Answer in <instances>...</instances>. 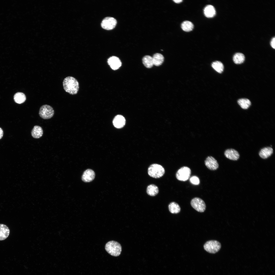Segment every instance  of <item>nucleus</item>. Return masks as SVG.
<instances>
[{
  "label": "nucleus",
  "mask_w": 275,
  "mask_h": 275,
  "mask_svg": "<svg viewBox=\"0 0 275 275\" xmlns=\"http://www.w3.org/2000/svg\"><path fill=\"white\" fill-rule=\"evenodd\" d=\"M203 247L204 250L208 252L214 254L220 250L221 244L216 240H211L207 242L204 244Z\"/></svg>",
  "instance_id": "nucleus-4"
},
{
  "label": "nucleus",
  "mask_w": 275,
  "mask_h": 275,
  "mask_svg": "<svg viewBox=\"0 0 275 275\" xmlns=\"http://www.w3.org/2000/svg\"><path fill=\"white\" fill-rule=\"evenodd\" d=\"M54 114L53 108L47 105H44L40 107L39 114L40 116L44 119H48L52 118Z\"/></svg>",
  "instance_id": "nucleus-5"
},
{
  "label": "nucleus",
  "mask_w": 275,
  "mask_h": 275,
  "mask_svg": "<svg viewBox=\"0 0 275 275\" xmlns=\"http://www.w3.org/2000/svg\"><path fill=\"white\" fill-rule=\"evenodd\" d=\"M105 248L109 254L115 256H119L122 250L120 244L118 242L114 241L107 242L105 245Z\"/></svg>",
  "instance_id": "nucleus-2"
},
{
  "label": "nucleus",
  "mask_w": 275,
  "mask_h": 275,
  "mask_svg": "<svg viewBox=\"0 0 275 275\" xmlns=\"http://www.w3.org/2000/svg\"><path fill=\"white\" fill-rule=\"evenodd\" d=\"M204 163L207 167L211 170H216L219 167L218 164L216 160L211 156L208 157L205 161Z\"/></svg>",
  "instance_id": "nucleus-9"
},
{
  "label": "nucleus",
  "mask_w": 275,
  "mask_h": 275,
  "mask_svg": "<svg viewBox=\"0 0 275 275\" xmlns=\"http://www.w3.org/2000/svg\"><path fill=\"white\" fill-rule=\"evenodd\" d=\"M43 134V130L40 126H34L31 131L32 136L35 139H38L41 137Z\"/></svg>",
  "instance_id": "nucleus-16"
},
{
  "label": "nucleus",
  "mask_w": 275,
  "mask_h": 275,
  "mask_svg": "<svg viewBox=\"0 0 275 275\" xmlns=\"http://www.w3.org/2000/svg\"><path fill=\"white\" fill-rule=\"evenodd\" d=\"M245 59L244 55L240 53H236L233 57V62L237 64H239L243 63L245 60Z\"/></svg>",
  "instance_id": "nucleus-23"
},
{
  "label": "nucleus",
  "mask_w": 275,
  "mask_h": 275,
  "mask_svg": "<svg viewBox=\"0 0 275 275\" xmlns=\"http://www.w3.org/2000/svg\"><path fill=\"white\" fill-rule=\"evenodd\" d=\"M117 23L116 20L114 18L107 17L103 20L101 25L103 29L107 30H110L115 28Z\"/></svg>",
  "instance_id": "nucleus-8"
},
{
  "label": "nucleus",
  "mask_w": 275,
  "mask_h": 275,
  "mask_svg": "<svg viewBox=\"0 0 275 275\" xmlns=\"http://www.w3.org/2000/svg\"><path fill=\"white\" fill-rule=\"evenodd\" d=\"M126 122L124 117L120 115H118L114 118L113 123L114 126L117 128H122L125 125Z\"/></svg>",
  "instance_id": "nucleus-13"
},
{
  "label": "nucleus",
  "mask_w": 275,
  "mask_h": 275,
  "mask_svg": "<svg viewBox=\"0 0 275 275\" xmlns=\"http://www.w3.org/2000/svg\"><path fill=\"white\" fill-rule=\"evenodd\" d=\"M275 37H274L271 39L270 42V45L271 47L274 49L275 48Z\"/></svg>",
  "instance_id": "nucleus-28"
},
{
  "label": "nucleus",
  "mask_w": 275,
  "mask_h": 275,
  "mask_svg": "<svg viewBox=\"0 0 275 275\" xmlns=\"http://www.w3.org/2000/svg\"><path fill=\"white\" fill-rule=\"evenodd\" d=\"M159 191L158 187L154 184L149 185L147 187V193L148 195L150 196H155L158 193Z\"/></svg>",
  "instance_id": "nucleus-19"
},
{
  "label": "nucleus",
  "mask_w": 275,
  "mask_h": 275,
  "mask_svg": "<svg viewBox=\"0 0 275 275\" xmlns=\"http://www.w3.org/2000/svg\"><path fill=\"white\" fill-rule=\"evenodd\" d=\"M107 62L111 68L114 70L119 69L122 64L119 59L115 56H112L109 58L108 59Z\"/></svg>",
  "instance_id": "nucleus-10"
},
{
  "label": "nucleus",
  "mask_w": 275,
  "mask_h": 275,
  "mask_svg": "<svg viewBox=\"0 0 275 275\" xmlns=\"http://www.w3.org/2000/svg\"><path fill=\"white\" fill-rule=\"evenodd\" d=\"M173 1L176 3H181L183 1L182 0H173Z\"/></svg>",
  "instance_id": "nucleus-30"
},
{
  "label": "nucleus",
  "mask_w": 275,
  "mask_h": 275,
  "mask_svg": "<svg viewBox=\"0 0 275 275\" xmlns=\"http://www.w3.org/2000/svg\"><path fill=\"white\" fill-rule=\"evenodd\" d=\"M239 105L242 108L246 109L248 108L251 105V102L248 99L242 98L239 99L238 101Z\"/></svg>",
  "instance_id": "nucleus-24"
},
{
  "label": "nucleus",
  "mask_w": 275,
  "mask_h": 275,
  "mask_svg": "<svg viewBox=\"0 0 275 275\" xmlns=\"http://www.w3.org/2000/svg\"><path fill=\"white\" fill-rule=\"evenodd\" d=\"M191 174L190 168L184 166L178 170L176 173V176L178 180L185 181L189 178Z\"/></svg>",
  "instance_id": "nucleus-6"
},
{
  "label": "nucleus",
  "mask_w": 275,
  "mask_h": 275,
  "mask_svg": "<svg viewBox=\"0 0 275 275\" xmlns=\"http://www.w3.org/2000/svg\"><path fill=\"white\" fill-rule=\"evenodd\" d=\"M26 97L23 93L18 92L15 94L14 97L15 102L18 104H21L24 103L26 100Z\"/></svg>",
  "instance_id": "nucleus-22"
},
{
  "label": "nucleus",
  "mask_w": 275,
  "mask_h": 275,
  "mask_svg": "<svg viewBox=\"0 0 275 275\" xmlns=\"http://www.w3.org/2000/svg\"><path fill=\"white\" fill-rule=\"evenodd\" d=\"M168 208L170 212L172 214H177L180 211L181 208L176 203L173 202L170 203Z\"/></svg>",
  "instance_id": "nucleus-20"
},
{
  "label": "nucleus",
  "mask_w": 275,
  "mask_h": 275,
  "mask_svg": "<svg viewBox=\"0 0 275 275\" xmlns=\"http://www.w3.org/2000/svg\"><path fill=\"white\" fill-rule=\"evenodd\" d=\"M204 12L205 16L208 18L214 17L216 14V11L214 7L211 5H208L205 7Z\"/></svg>",
  "instance_id": "nucleus-17"
},
{
  "label": "nucleus",
  "mask_w": 275,
  "mask_h": 275,
  "mask_svg": "<svg viewBox=\"0 0 275 275\" xmlns=\"http://www.w3.org/2000/svg\"><path fill=\"white\" fill-rule=\"evenodd\" d=\"M65 91L72 95L76 94L79 89V84L76 79L72 76H68L64 78L63 82Z\"/></svg>",
  "instance_id": "nucleus-1"
},
{
  "label": "nucleus",
  "mask_w": 275,
  "mask_h": 275,
  "mask_svg": "<svg viewBox=\"0 0 275 275\" xmlns=\"http://www.w3.org/2000/svg\"><path fill=\"white\" fill-rule=\"evenodd\" d=\"M3 134V131L2 128H0V139L2 137Z\"/></svg>",
  "instance_id": "nucleus-29"
},
{
  "label": "nucleus",
  "mask_w": 275,
  "mask_h": 275,
  "mask_svg": "<svg viewBox=\"0 0 275 275\" xmlns=\"http://www.w3.org/2000/svg\"><path fill=\"white\" fill-rule=\"evenodd\" d=\"M224 155L227 158L233 160H238L240 157L238 152L233 149H227L225 152Z\"/></svg>",
  "instance_id": "nucleus-12"
},
{
  "label": "nucleus",
  "mask_w": 275,
  "mask_h": 275,
  "mask_svg": "<svg viewBox=\"0 0 275 275\" xmlns=\"http://www.w3.org/2000/svg\"><path fill=\"white\" fill-rule=\"evenodd\" d=\"M142 62L146 67L150 68L154 65L152 57L148 55L144 56L142 59Z\"/></svg>",
  "instance_id": "nucleus-21"
},
{
  "label": "nucleus",
  "mask_w": 275,
  "mask_h": 275,
  "mask_svg": "<svg viewBox=\"0 0 275 275\" xmlns=\"http://www.w3.org/2000/svg\"><path fill=\"white\" fill-rule=\"evenodd\" d=\"M165 172V169L162 166L156 163L151 165L148 170L149 175L155 178H158L162 177Z\"/></svg>",
  "instance_id": "nucleus-3"
},
{
  "label": "nucleus",
  "mask_w": 275,
  "mask_h": 275,
  "mask_svg": "<svg viewBox=\"0 0 275 275\" xmlns=\"http://www.w3.org/2000/svg\"><path fill=\"white\" fill-rule=\"evenodd\" d=\"M190 182L192 184L195 185H198L200 183V180L199 178L195 176H193L189 179Z\"/></svg>",
  "instance_id": "nucleus-27"
},
{
  "label": "nucleus",
  "mask_w": 275,
  "mask_h": 275,
  "mask_svg": "<svg viewBox=\"0 0 275 275\" xmlns=\"http://www.w3.org/2000/svg\"><path fill=\"white\" fill-rule=\"evenodd\" d=\"M95 177V173L92 170L88 169L84 172L82 176V180L84 182H88L93 180Z\"/></svg>",
  "instance_id": "nucleus-11"
},
{
  "label": "nucleus",
  "mask_w": 275,
  "mask_h": 275,
  "mask_svg": "<svg viewBox=\"0 0 275 275\" xmlns=\"http://www.w3.org/2000/svg\"><path fill=\"white\" fill-rule=\"evenodd\" d=\"M212 66L214 69L219 73H222L223 71V65L220 61H216L213 62L212 64Z\"/></svg>",
  "instance_id": "nucleus-26"
},
{
  "label": "nucleus",
  "mask_w": 275,
  "mask_h": 275,
  "mask_svg": "<svg viewBox=\"0 0 275 275\" xmlns=\"http://www.w3.org/2000/svg\"><path fill=\"white\" fill-rule=\"evenodd\" d=\"M152 58L154 65L157 66L161 65L164 60V57L162 55L158 53L154 54Z\"/></svg>",
  "instance_id": "nucleus-18"
},
{
  "label": "nucleus",
  "mask_w": 275,
  "mask_h": 275,
  "mask_svg": "<svg viewBox=\"0 0 275 275\" xmlns=\"http://www.w3.org/2000/svg\"><path fill=\"white\" fill-rule=\"evenodd\" d=\"M194 25L191 22L186 21H184L181 24V28L185 31L188 32L192 30Z\"/></svg>",
  "instance_id": "nucleus-25"
},
{
  "label": "nucleus",
  "mask_w": 275,
  "mask_h": 275,
  "mask_svg": "<svg viewBox=\"0 0 275 275\" xmlns=\"http://www.w3.org/2000/svg\"><path fill=\"white\" fill-rule=\"evenodd\" d=\"M190 204L192 207L198 212H203L205 210L206 206L205 202L199 198L195 197L193 199Z\"/></svg>",
  "instance_id": "nucleus-7"
},
{
  "label": "nucleus",
  "mask_w": 275,
  "mask_h": 275,
  "mask_svg": "<svg viewBox=\"0 0 275 275\" xmlns=\"http://www.w3.org/2000/svg\"><path fill=\"white\" fill-rule=\"evenodd\" d=\"M9 233L10 230L8 227L5 225L0 224V241L6 239Z\"/></svg>",
  "instance_id": "nucleus-14"
},
{
  "label": "nucleus",
  "mask_w": 275,
  "mask_h": 275,
  "mask_svg": "<svg viewBox=\"0 0 275 275\" xmlns=\"http://www.w3.org/2000/svg\"><path fill=\"white\" fill-rule=\"evenodd\" d=\"M273 153V149L270 147H265L262 149L259 153V156L262 158L266 159L270 156Z\"/></svg>",
  "instance_id": "nucleus-15"
}]
</instances>
